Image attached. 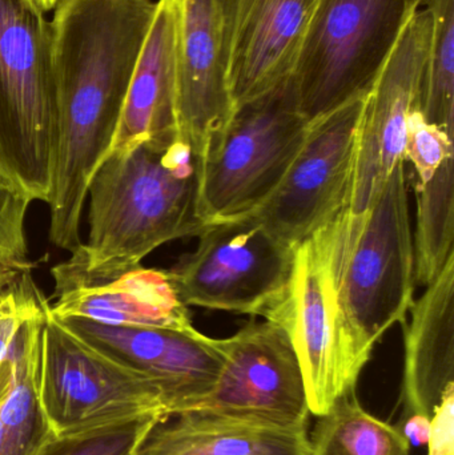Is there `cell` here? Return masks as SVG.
I'll use <instances>...</instances> for the list:
<instances>
[{
    "label": "cell",
    "instance_id": "25",
    "mask_svg": "<svg viewBox=\"0 0 454 455\" xmlns=\"http://www.w3.org/2000/svg\"><path fill=\"white\" fill-rule=\"evenodd\" d=\"M160 419L164 417H141L85 432L52 435L37 455H136Z\"/></svg>",
    "mask_w": 454,
    "mask_h": 455
},
{
    "label": "cell",
    "instance_id": "17",
    "mask_svg": "<svg viewBox=\"0 0 454 455\" xmlns=\"http://www.w3.org/2000/svg\"><path fill=\"white\" fill-rule=\"evenodd\" d=\"M413 302L405 326L402 419H431L442 398L454 390V256Z\"/></svg>",
    "mask_w": 454,
    "mask_h": 455
},
{
    "label": "cell",
    "instance_id": "3",
    "mask_svg": "<svg viewBox=\"0 0 454 455\" xmlns=\"http://www.w3.org/2000/svg\"><path fill=\"white\" fill-rule=\"evenodd\" d=\"M348 223L349 212L344 207L295 246L287 288L264 317L290 337L309 411L316 417L356 392L376 347L357 328L344 301Z\"/></svg>",
    "mask_w": 454,
    "mask_h": 455
},
{
    "label": "cell",
    "instance_id": "6",
    "mask_svg": "<svg viewBox=\"0 0 454 455\" xmlns=\"http://www.w3.org/2000/svg\"><path fill=\"white\" fill-rule=\"evenodd\" d=\"M309 122L292 82L235 108L202 167V210L208 226L252 215L279 187L300 151Z\"/></svg>",
    "mask_w": 454,
    "mask_h": 455
},
{
    "label": "cell",
    "instance_id": "29",
    "mask_svg": "<svg viewBox=\"0 0 454 455\" xmlns=\"http://www.w3.org/2000/svg\"><path fill=\"white\" fill-rule=\"evenodd\" d=\"M405 440L410 443V448H420L428 445L429 435H431V419L426 416H410L402 419L400 425H397Z\"/></svg>",
    "mask_w": 454,
    "mask_h": 455
},
{
    "label": "cell",
    "instance_id": "1",
    "mask_svg": "<svg viewBox=\"0 0 454 455\" xmlns=\"http://www.w3.org/2000/svg\"><path fill=\"white\" fill-rule=\"evenodd\" d=\"M155 11L152 0H59L50 20L58 109L50 238L69 253L82 245L88 184L114 143Z\"/></svg>",
    "mask_w": 454,
    "mask_h": 455
},
{
    "label": "cell",
    "instance_id": "23",
    "mask_svg": "<svg viewBox=\"0 0 454 455\" xmlns=\"http://www.w3.org/2000/svg\"><path fill=\"white\" fill-rule=\"evenodd\" d=\"M432 19L428 61L418 111L431 124L454 132V0H426Z\"/></svg>",
    "mask_w": 454,
    "mask_h": 455
},
{
    "label": "cell",
    "instance_id": "24",
    "mask_svg": "<svg viewBox=\"0 0 454 455\" xmlns=\"http://www.w3.org/2000/svg\"><path fill=\"white\" fill-rule=\"evenodd\" d=\"M40 342L27 361L12 395L0 408V455H37L53 435L37 400Z\"/></svg>",
    "mask_w": 454,
    "mask_h": 455
},
{
    "label": "cell",
    "instance_id": "13",
    "mask_svg": "<svg viewBox=\"0 0 454 455\" xmlns=\"http://www.w3.org/2000/svg\"><path fill=\"white\" fill-rule=\"evenodd\" d=\"M58 320L99 352L157 382L171 416L191 411L213 389L223 368L218 341L197 329L112 326L77 317Z\"/></svg>",
    "mask_w": 454,
    "mask_h": 455
},
{
    "label": "cell",
    "instance_id": "21",
    "mask_svg": "<svg viewBox=\"0 0 454 455\" xmlns=\"http://www.w3.org/2000/svg\"><path fill=\"white\" fill-rule=\"evenodd\" d=\"M308 437V455H410V446L397 427L365 411L356 392L340 398L317 417Z\"/></svg>",
    "mask_w": 454,
    "mask_h": 455
},
{
    "label": "cell",
    "instance_id": "9",
    "mask_svg": "<svg viewBox=\"0 0 454 455\" xmlns=\"http://www.w3.org/2000/svg\"><path fill=\"white\" fill-rule=\"evenodd\" d=\"M199 243L167 269L187 307L266 317L287 288L293 249L255 218L218 221Z\"/></svg>",
    "mask_w": 454,
    "mask_h": 455
},
{
    "label": "cell",
    "instance_id": "27",
    "mask_svg": "<svg viewBox=\"0 0 454 455\" xmlns=\"http://www.w3.org/2000/svg\"><path fill=\"white\" fill-rule=\"evenodd\" d=\"M453 154L452 136L426 122L421 112L415 109L408 119L404 149V159L415 167V183H428Z\"/></svg>",
    "mask_w": 454,
    "mask_h": 455
},
{
    "label": "cell",
    "instance_id": "19",
    "mask_svg": "<svg viewBox=\"0 0 454 455\" xmlns=\"http://www.w3.org/2000/svg\"><path fill=\"white\" fill-rule=\"evenodd\" d=\"M308 429L186 411L160 419L136 455H308Z\"/></svg>",
    "mask_w": 454,
    "mask_h": 455
},
{
    "label": "cell",
    "instance_id": "12",
    "mask_svg": "<svg viewBox=\"0 0 454 455\" xmlns=\"http://www.w3.org/2000/svg\"><path fill=\"white\" fill-rule=\"evenodd\" d=\"M431 32V13L424 5L405 27L365 98L346 205L352 216L364 215L370 210L392 171L405 160L408 119L418 109Z\"/></svg>",
    "mask_w": 454,
    "mask_h": 455
},
{
    "label": "cell",
    "instance_id": "5",
    "mask_svg": "<svg viewBox=\"0 0 454 455\" xmlns=\"http://www.w3.org/2000/svg\"><path fill=\"white\" fill-rule=\"evenodd\" d=\"M426 0H322L291 82L309 124L365 98Z\"/></svg>",
    "mask_w": 454,
    "mask_h": 455
},
{
    "label": "cell",
    "instance_id": "30",
    "mask_svg": "<svg viewBox=\"0 0 454 455\" xmlns=\"http://www.w3.org/2000/svg\"><path fill=\"white\" fill-rule=\"evenodd\" d=\"M40 8H42L44 12H48V11L55 8V5L58 4L59 0H34Z\"/></svg>",
    "mask_w": 454,
    "mask_h": 455
},
{
    "label": "cell",
    "instance_id": "22",
    "mask_svg": "<svg viewBox=\"0 0 454 455\" xmlns=\"http://www.w3.org/2000/svg\"><path fill=\"white\" fill-rule=\"evenodd\" d=\"M415 281L428 286L454 256V156L442 163L428 183H415Z\"/></svg>",
    "mask_w": 454,
    "mask_h": 455
},
{
    "label": "cell",
    "instance_id": "16",
    "mask_svg": "<svg viewBox=\"0 0 454 455\" xmlns=\"http://www.w3.org/2000/svg\"><path fill=\"white\" fill-rule=\"evenodd\" d=\"M181 138L204 162L235 112L227 71L220 0H176Z\"/></svg>",
    "mask_w": 454,
    "mask_h": 455
},
{
    "label": "cell",
    "instance_id": "7",
    "mask_svg": "<svg viewBox=\"0 0 454 455\" xmlns=\"http://www.w3.org/2000/svg\"><path fill=\"white\" fill-rule=\"evenodd\" d=\"M36 392L56 435L141 417L171 416L170 403L157 382L75 336L51 310L43 326Z\"/></svg>",
    "mask_w": 454,
    "mask_h": 455
},
{
    "label": "cell",
    "instance_id": "31",
    "mask_svg": "<svg viewBox=\"0 0 454 455\" xmlns=\"http://www.w3.org/2000/svg\"></svg>",
    "mask_w": 454,
    "mask_h": 455
},
{
    "label": "cell",
    "instance_id": "2",
    "mask_svg": "<svg viewBox=\"0 0 454 455\" xmlns=\"http://www.w3.org/2000/svg\"><path fill=\"white\" fill-rule=\"evenodd\" d=\"M203 162L175 132L108 152L88 184V238L71 251L85 269L141 264L149 253L208 227Z\"/></svg>",
    "mask_w": 454,
    "mask_h": 455
},
{
    "label": "cell",
    "instance_id": "14",
    "mask_svg": "<svg viewBox=\"0 0 454 455\" xmlns=\"http://www.w3.org/2000/svg\"><path fill=\"white\" fill-rule=\"evenodd\" d=\"M56 302L51 315L77 317L112 326L194 331L167 270L139 264L109 272H91L76 259L51 269Z\"/></svg>",
    "mask_w": 454,
    "mask_h": 455
},
{
    "label": "cell",
    "instance_id": "20",
    "mask_svg": "<svg viewBox=\"0 0 454 455\" xmlns=\"http://www.w3.org/2000/svg\"><path fill=\"white\" fill-rule=\"evenodd\" d=\"M50 307L32 272L0 291V408L12 395L39 345Z\"/></svg>",
    "mask_w": 454,
    "mask_h": 455
},
{
    "label": "cell",
    "instance_id": "15",
    "mask_svg": "<svg viewBox=\"0 0 454 455\" xmlns=\"http://www.w3.org/2000/svg\"><path fill=\"white\" fill-rule=\"evenodd\" d=\"M322 0H220L235 108L290 80Z\"/></svg>",
    "mask_w": 454,
    "mask_h": 455
},
{
    "label": "cell",
    "instance_id": "26",
    "mask_svg": "<svg viewBox=\"0 0 454 455\" xmlns=\"http://www.w3.org/2000/svg\"><path fill=\"white\" fill-rule=\"evenodd\" d=\"M32 200L0 180V291L32 272L26 216Z\"/></svg>",
    "mask_w": 454,
    "mask_h": 455
},
{
    "label": "cell",
    "instance_id": "8",
    "mask_svg": "<svg viewBox=\"0 0 454 455\" xmlns=\"http://www.w3.org/2000/svg\"><path fill=\"white\" fill-rule=\"evenodd\" d=\"M415 285V246L402 162L364 215L349 213L344 301L357 328L378 344L394 323H404Z\"/></svg>",
    "mask_w": 454,
    "mask_h": 455
},
{
    "label": "cell",
    "instance_id": "18",
    "mask_svg": "<svg viewBox=\"0 0 454 455\" xmlns=\"http://www.w3.org/2000/svg\"><path fill=\"white\" fill-rule=\"evenodd\" d=\"M178 28L176 0H157L109 152L179 132Z\"/></svg>",
    "mask_w": 454,
    "mask_h": 455
},
{
    "label": "cell",
    "instance_id": "28",
    "mask_svg": "<svg viewBox=\"0 0 454 455\" xmlns=\"http://www.w3.org/2000/svg\"><path fill=\"white\" fill-rule=\"evenodd\" d=\"M428 455H454V390L436 406L431 417Z\"/></svg>",
    "mask_w": 454,
    "mask_h": 455
},
{
    "label": "cell",
    "instance_id": "11",
    "mask_svg": "<svg viewBox=\"0 0 454 455\" xmlns=\"http://www.w3.org/2000/svg\"><path fill=\"white\" fill-rule=\"evenodd\" d=\"M365 98L354 99L309 124L306 140L279 187L252 213L288 248L295 249L346 207Z\"/></svg>",
    "mask_w": 454,
    "mask_h": 455
},
{
    "label": "cell",
    "instance_id": "10",
    "mask_svg": "<svg viewBox=\"0 0 454 455\" xmlns=\"http://www.w3.org/2000/svg\"><path fill=\"white\" fill-rule=\"evenodd\" d=\"M216 341L223 355L220 376L189 411L280 429H308L312 414L300 363L279 325L248 323L234 336Z\"/></svg>",
    "mask_w": 454,
    "mask_h": 455
},
{
    "label": "cell",
    "instance_id": "4",
    "mask_svg": "<svg viewBox=\"0 0 454 455\" xmlns=\"http://www.w3.org/2000/svg\"><path fill=\"white\" fill-rule=\"evenodd\" d=\"M56 140L51 21L34 0H0V180L48 204Z\"/></svg>",
    "mask_w": 454,
    "mask_h": 455
}]
</instances>
